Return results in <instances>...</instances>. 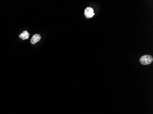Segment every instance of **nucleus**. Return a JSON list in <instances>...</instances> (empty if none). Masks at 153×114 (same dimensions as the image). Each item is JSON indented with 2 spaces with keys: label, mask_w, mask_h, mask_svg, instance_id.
Masks as SVG:
<instances>
[{
  "label": "nucleus",
  "mask_w": 153,
  "mask_h": 114,
  "mask_svg": "<svg viewBox=\"0 0 153 114\" xmlns=\"http://www.w3.org/2000/svg\"><path fill=\"white\" fill-rule=\"evenodd\" d=\"M94 11L91 7H87L84 11V15L87 18H92L94 15Z\"/></svg>",
  "instance_id": "nucleus-2"
},
{
  "label": "nucleus",
  "mask_w": 153,
  "mask_h": 114,
  "mask_svg": "<svg viewBox=\"0 0 153 114\" xmlns=\"http://www.w3.org/2000/svg\"><path fill=\"white\" fill-rule=\"evenodd\" d=\"M41 39V36L39 34H36L34 35L33 36L31 39V43L32 44L35 45L36 44L37 42L40 41Z\"/></svg>",
  "instance_id": "nucleus-3"
},
{
  "label": "nucleus",
  "mask_w": 153,
  "mask_h": 114,
  "mask_svg": "<svg viewBox=\"0 0 153 114\" xmlns=\"http://www.w3.org/2000/svg\"><path fill=\"white\" fill-rule=\"evenodd\" d=\"M29 37H30V34L27 31H23L19 36V37L22 40L27 39L29 38Z\"/></svg>",
  "instance_id": "nucleus-4"
},
{
  "label": "nucleus",
  "mask_w": 153,
  "mask_h": 114,
  "mask_svg": "<svg viewBox=\"0 0 153 114\" xmlns=\"http://www.w3.org/2000/svg\"><path fill=\"white\" fill-rule=\"evenodd\" d=\"M153 61V58L152 56L149 55H145L141 57L140 59V62L141 64L143 65H149Z\"/></svg>",
  "instance_id": "nucleus-1"
}]
</instances>
